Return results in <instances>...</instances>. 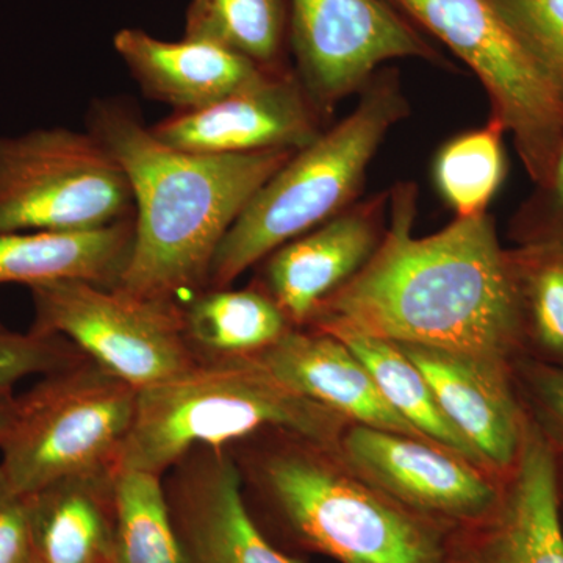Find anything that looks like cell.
I'll return each mask as SVG.
<instances>
[{"instance_id": "obj_1", "label": "cell", "mask_w": 563, "mask_h": 563, "mask_svg": "<svg viewBox=\"0 0 563 563\" xmlns=\"http://www.w3.org/2000/svg\"><path fill=\"white\" fill-rule=\"evenodd\" d=\"M417 203L412 181L390 188L383 243L306 328L466 352L515 366L523 358L517 295L495 218H454L440 232L415 236Z\"/></svg>"}, {"instance_id": "obj_2", "label": "cell", "mask_w": 563, "mask_h": 563, "mask_svg": "<svg viewBox=\"0 0 563 563\" xmlns=\"http://www.w3.org/2000/svg\"><path fill=\"white\" fill-rule=\"evenodd\" d=\"M88 131L131 180L135 235L113 288L185 303L209 284L211 262L233 222L295 152L203 155L163 143L118 99L92 103Z\"/></svg>"}, {"instance_id": "obj_3", "label": "cell", "mask_w": 563, "mask_h": 563, "mask_svg": "<svg viewBox=\"0 0 563 563\" xmlns=\"http://www.w3.org/2000/svg\"><path fill=\"white\" fill-rule=\"evenodd\" d=\"M225 448L252 518L285 553L339 563H450L454 529L369 483L339 444L272 428Z\"/></svg>"}, {"instance_id": "obj_4", "label": "cell", "mask_w": 563, "mask_h": 563, "mask_svg": "<svg viewBox=\"0 0 563 563\" xmlns=\"http://www.w3.org/2000/svg\"><path fill=\"white\" fill-rule=\"evenodd\" d=\"M409 114L399 70H377L355 109L295 152L255 192L218 247L207 288L232 287L272 252L361 201L373 158Z\"/></svg>"}, {"instance_id": "obj_5", "label": "cell", "mask_w": 563, "mask_h": 563, "mask_svg": "<svg viewBox=\"0 0 563 563\" xmlns=\"http://www.w3.org/2000/svg\"><path fill=\"white\" fill-rule=\"evenodd\" d=\"M352 422L292 391L254 357L202 361L139 391L121 466L163 474L198 446L280 428L339 444Z\"/></svg>"}, {"instance_id": "obj_6", "label": "cell", "mask_w": 563, "mask_h": 563, "mask_svg": "<svg viewBox=\"0 0 563 563\" xmlns=\"http://www.w3.org/2000/svg\"><path fill=\"white\" fill-rule=\"evenodd\" d=\"M139 390L91 358L44 374L16 396L0 468L22 495L121 466Z\"/></svg>"}, {"instance_id": "obj_7", "label": "cell", "mask_w": 563, "mask_h": 563, "mask_svg": "<svg viewBox=\"0 0 563 563\" xmlns=\"http://www.w3.org/2000/svg\"><path fill=\"white\" fill-rule=\"evenodd\" d=\"M479 79L490 118L514 136L526 173L542 184L563 141V92L492 0H391Z\"/></svg>"}, {"instance_id": "obj_8", "label": "cell", "mask_w": 563, "mask_h": 563, "mask_svg": "<svg viewBox=\"0 0 563 563\" xmlns=\"http://www.w3.org/2000/svg\"><path fill=\"white\" fill-rule=\"evenodd\" d=\"M133 214L128 174L90 131L0 139V233L96 231Z\"/></svg>"}, {"instance_id": "obj_9", "label": "cell", "mask_w": 563, "mask_h": 563, "mask_svg": "<svg viewBox=\"0 0 563 563\" xmlns=\"http://www.w3.org/2000/svg\"><path fill=\"white\" fill-rule=\"evenodd\" d=\"M32 331L63 336L135 390L154 387L198 363L181 306L150 301L87 280L29 287Z\"/></svg>"}, {"instance_id": "obj_10", "label": "cell", "mask_w": 563, "mask_h": 563, "mask_svg": "<svg viewBox=\"0 0 563 563\" xmlns=\"http://www.w3.org/2000/svg\"><path fill=\"white\" fill-rule=\"evenodd\" d=\"M288 44L295 73L325 120L396 58L448 66L442 52L387 0H290Z\"/></svg>"}, {"instance_id": "obj_11", "label": "cell", "mask_w": 563, "mask_h": 563, "mask_svg": "<svg viewBox=\"0 0 563 563\" xmlns=\"http://www.w3.org/2000/svg\"><path fill=\"white\" fill-rule=\"evenodd\" d=\"M339 450L393 499L451 529L487 517L506 479L431 440L366 426H347Z\"/></svg>"}, {"instance_id": "obj_12", "label": "cell", "mask_w": 563, "mask_h": 563, "mask_svg": "<svg viewBox=\"0 0 563 563\" xmlns=\"http://www.w3.org/2000/svg\"><path fill=\"white\" fill-rule=\"evenodd\" d=\"M324 122V114L290 68L265 70L251 84L202 109L174 111L151 131L176 150L240 155L301 151L320 136Z\"/></svg>"}, {"instance_id": "obj_13", "label": "cell", "mask_w": 563, "mask_h": 563, "mask_svg": "<svg viewBox=\"0 0 563 563\" xmlns=\"http://www.w3.org/2000/svg\"><path fill=\"white\" fill-rule=\"evenodd\" d=\"M162 479L184 563H306L255 523L228 448H192Z\"/></svg>"}, {"instance_id": "obj_14", "label": "cell", "mask_w": 563, "mask_h": 563, "mask_svg": "<svg viewBox=\"0 0 563 563\" xmlns=\"http://www.w3.org/2000/svg\"><path fill=\"white\" fill-rule=\"evenodd\" d=\"M388 210L390 190L361 199L272 252L252 282L272 296L292 328H306L321 303L372 261L387 231Z\"/></svg>"}, {"instance_id": "obj_15", "label": "cell", "mask_w": 563, "mask_h": 563, "mask_svg": "<svg viewBox=\"0 0 563 563\" xmlns=\"http://www.w3.org/2000/svg\"><path fill=\"white\" fill-rule=\"evenodd\" d=\"M559 476L561 454L532 429L495 509L451 536L450 563H563Z\"/></svg>"}, {"instance_id": "obj_16", "label": "cell", "mask_w": 563, "mask_h": 563, "mask_svg": "<svg viewBox=\"0 0 563 563\" xmlns=\"http://www.w3.org/2000/svg\"><path fill=\"white\" fill-rule=\"evenodd\" d=\"M418 366L444 417L496 476L507 477L520 459L529 417L514 366L466 352L398 343Z\"/></svg>"}, {"instance_id": "obj_17", "label": "cell", "mask_w": 563, "mask_h": 563, "mask_svg": "<svg viewBox=\"0 0 563 563\" xmlns=\"http://www.w3.org/2000/svg\"><path fill=\"white\" fill-rule=\"evenodd\" d=\"M252 357L292 391L352 424L429 440L393 409L361 358L332 333L291 328L279 342Z\"/></svg>"}, {"instance_id": "obj_18", "label": "cell", "mask_w": 563, "mask_h": 563, "mask_svg": "<svg viewBox=\"0 0 563 563\" xmlns=\"http://www.w3.org/2000/svg\"><path fill=\"white\" fill-rule=\"evenodd\" d=\"M113 47L144 95L174 111L202 109L269 70L211 41L158 40L141 29H122Z\"/></svg>"}, {"instance_id": "obj_19", "label": "cell", "mask_w": 563, "mask_h": 563, "mask_svg": "<svg viewBox=\"0 0 563 563\" xmlns=\"http://www.w3.org/2000/svg\"><path fill=\"white\" fill-rule=\"evenodd\" d=\"M118 468L63 477L27 495L33 551L41 563L117 562Z\"/></svg>"}, {"instance_id": "obj_20", "label": "cell", "mask_w": 563, "mask_h": 563, "mask_svg": "<svg viewBox=\"0 0 563 563\" xmlns=\"http://www.w3.org/2000/svg\"><path fill=\"white\" fill-rule=\"evenodd\" d=\"M133 235V220L85 232L0 233V285L76 279L113 288Z\"/></svg>"}, {"instance_id": "obj_21", "label": "cell", "mask_w": 563, "mask_h": 563, "mask_svg": "<svg viewBox=\"0 0 563 563\" xmlns=\"http://www.w3.org/2000/svg\"><path fill=\"white\" fill-rule=\"evenodd\" d=\"M185 332L198 362L252 357L279 342L292 325L272 296L250 287L206 288L181 303Z\"/></svg>"}, {"instance_id": "obj_22", "label": "cell", "mask_w": 563, "mask_h": 563, "mask_svg": "<svg viewBox=\"0 0 563 563\" xmlns=\"http://www.w3.org/2000/svg\"><path fill=\"white\" fill-rule=\"evenodd\" d=\"M328 333L342 340L361 358L384 398L422 435L487 468L472 444L444 417L428 380L398 343L355 332Z\"/></svg>"}, {"instance_id": "obj_23", "label": "cell", "mask_w": 563, "mask_h": 563, "mask_svg": "<svg viewBox=\"0 0 563 563\" xmlns=\"http://www.w3.org/2000/svg\"><path fill=\"white\" fill-rule=\"evenodd\" d=\"M184 36L220 44L265 69L291 68L287 0H191Z\"/></svg>"}, {"instance_id": "obj_24", "label": "cell", "mask_w": 563, "mask_h": 563, "mask_svg": "<svg viewBox=\"0 0 563 563\" xmlns=\"http://www.w3.org/2000/svg\"><path fill=\"white\" fill-rule=\"evenodd\" d=\"M523 358L563 369V246L509 247Z\"/></svg>"}, {"instance_id": "obj_25", "label": "cell", "mask_w": 563, "mask_h": 563, "mask_svg": "<svg viewBox=\"0 0 563 563\" xmlns=\"http://www.w3.org/2000/svg\"><path fill=\"white\" fill-rule=\"evenodd\" d=\"M506 133L501 122L488 118L483 128L459 133L437 152L433 181L455 218L488 213L506 179Z\"/></svg>"}, {"instance_id": "obj_26", "label": "cell", "mask_w": 563, "mask_h": 563, "mask_svg": "<svg viewBox=\"0 0 563 563\" xmlns=\"http://www.w3.org/2000/svg\"><path fill=\"white\" fill-rule=\"evenodd\" d=\"M114 561L184 563L163 479L120 466L114 479Z\"/></svg>"}, {"instance_id": "obj_27", "label": "cell", "mask_w": 563, "mask_h": 563, "mask_svg": "<svg viewBox=\"0 0 563 563\" xmlns=\"http://www.w3.org/2000/svg\"><path fill=\"white\" fill-rule=\"evenodd\" d=\"M84 354L63 336L11 331L0 320V395L29 376H44L84 361Z\"/></svg>"}, {"instance_id": "obj_28", "label": "cell", "mask_w": 563, "mask_h": 563, "mask_svg": "<svg viewBox=\"0 0 563 563\" xmlns=\"http://www.w3.org/2000/svg\"><path fill=\"white\" fill-rule=\"evenodd\" d=\"M563 92V0H492Z\"/></svg>"}, {"instance_id": "obj_29", "label": "cell", "mask_w": 563, "mask_h": 563, "mask_svg": "<svg viewBox=\"0 0 563 563\" xmlns=\"http://www.w3.org/2000/svg\"><path fill=\"white\" fill-rule=\"evenodd\" d=\"M507 235L515 246H563V141L547 179L510 218Z\"/></svg>"}, {"instance_id": "obj_30", "label": "cell", "mask_w": 563, "mask_h": 563, "mask_svg": "<svg viewBox=\"0 0 563 563\" xmlns=\"http://www.w3.org/2000/svg\"><path fill=\"white\" fill-rule=\"evenodd\" d=\"M514 379L529 420L563 455V369L521 358Z\"/></svg>"}, {"instance_id": "obj_31", "label": "cell", "mask_w": 563, "mask_h": 563, "mask_svg": "<svg viewBox=\"0 0 563 563\" xmlns=\"http://www.w3.org/2000/svg\"><path fill=\"white\" fill-rule=\"evenodd\" d=\"M27 495L0 468V563H35Z\"/></svg>"}, {"instance_id": "obj_32", "label": "cell", "mask_w": 563, "mask_h": 563, "mask_svg": "<svg viewBox=\"0 0 563 563\" xmlns=\"http://www.w3.org/2000/svg\"><path fill=\"white\" fill-rule=\"evenodd\" d=\"M14 401H16L14 393H2L0 395V439H2L3 433L9 428L11 417H13Z\"/></svg>"}, {"instance_id": "obj_33", "label": "cell", "mask_w": 563, "mask_h": 563, "mask_svg": "<svg viewBox=\"0 0 563 563\" xmlns=\"http://www.w3.org/2000/svg\"><path fill=\"white\" fill-rule=\"evenodd\" d=\"M559 520L563 532V455L561 454V476H559Z\"/></svg>"}, {"instance_id": "obj_34", "label": "cell", "mask_w": 563, "mask_h": 563, "mask_svg": "<svg viewBox=\"0 0 563 563\" xmlns=\"http://www.w3.org/2000/svg\"><path fill=\"white\" fill-rule=\"evenodd\" d=\"M35 563H41V562L38 561V559H35Z\"/></svg>"}, {"instance_id": "obj_35", "label": "cell", "mask_w": 563, "mask_h": 563, "mask_svg": "<svg viewBox=\"0 0 563 563\" xmlns=\"http://www.w3.org/2000/svg\"><path fill=\"white\" fill-rule=\"evenodd\" d=\"M111 563H117V562H111Z\"/></svg>"}]
</instances>
